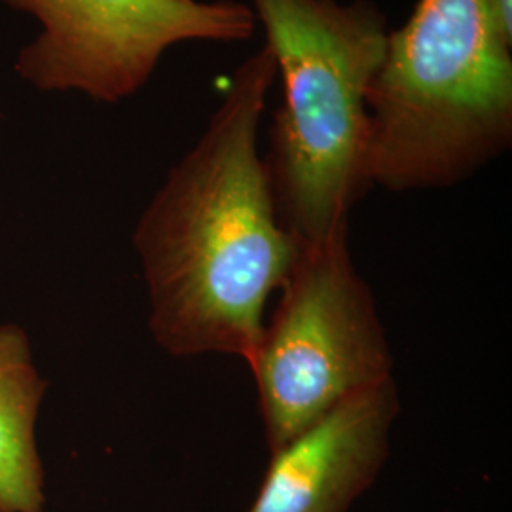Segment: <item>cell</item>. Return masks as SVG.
Segmentation results:
<instances>
[{
    "mask_svg": "<svg viewBox=\"0 0 512 512\" xmlns=\"http://www.w3.org/2000/svg\"><path fill=\"white\" fill-rule=\"evenodd\" d=\"M495 14L505 29L512 31V0H490Z\"/></svg>",
    "mask_w": 512,
    "mask_h": 512,
    "instance_id": "8",
    "label": "cell"
},
{
    "mask_svg": "<svg viewBox=\"0 0 512 512\" xmlns=\"http://www.w3.org/2000/svg\"><path fill=\"white\" fill-rule=\"evenodd\" d=\"M46 382L33 365L29 338L16 325L0 327V512H42L44 469L35 423Z\"/></svg>",
    "mask_w": 512,
    "mask_h": 512,
    "instance_id": "7",
    "label": "cell"
},
{
    "mask_svg": "<svg viewBox=\"0 0 512 512\" xmlns=\"http://www.w3.org/2000/svg\"><path fill=\"white\" fill-rule=\"evenodd\" d=\"M401 401L395 378L336 404L272 452L247 512H349L382 473Z\"/></svg>",
    "mask_w": 512,
    "mask_h": 512,
    "instance_id": "6",
    "label": "cell"
},
{
    "mask_svg": "<svg viewBox=\"0 0 512 512\" xmlns=\"http://www.w3.org/2000/svg\"><path fill=\"white\" fill-rule=\"evenodd\" d=\"M42 23L21 50L18 73L44 92L86 93L118 103L139 92L171 46L232 44L255 35L239 0H4Z\"/></svg>",
    "mask_w": 512,
    "mask_h": 512,
    "instance_id": "5",
    "label": "cell"
},
{
    "mask_svg": "<svg viewBox=\"0 0 512 512\" xmlns=\"http://www.w3.org/2000/svg\"><path fill=\"white\" fill-rule=\"evenodd\" d=\"M511 52L490 0H418L366 97L372 184L446 188L507 152Z\"/></svg>",
    "mask_w": 512,
    "mask_h": 512,
    "instance_id": "2",
    "label": "cell"
},
{
    "mask_svg": "<svg viewBox=\"0 0 512 512\" xmlns=\"http://www.w3.org/2000/svg\"><path fill=\"white\" fill-rule=\"evenodd\" d=\"M344 226L302 243L249 368L270 452L351 395L393 378V355L374 296Z\"/></svg>",
    "mask_w": 512,
    "mask_h": 512,
    "instance_id": "4",
    "label": "cell"
},
{
    "mask_svg": "<svg viewBox=\"0 0 512 512\" xmlns=\"http://www.w3.org/2000/svg\"><path fill=\"white\" fill-rule=\"evenodd\" d=\"M253 4L283 88L266 160L277 215L302 243L321 241L374 186L366 97L391 29L372 0Z\"/></svg>",
    "mask_w": 512,
    "mask_h": 512,
    "instance_id": "3",
    "label": "cell"
},
{
    "mask_svg": "<svg viewBox=\"0 0 512 512\" xmlns=\"http://www.w3.org/2000/svg\"><path fill=\"white\" fill-rule=\"evenodd\" d=\"M277 67L264 44L232 74L200 141L175 165L135 228L154 340L177 357L234 355L247 365L262 313L300 239L277 215L258 129Z\"/></svg>",
    "mask_w": 512,
    "mask_h": 512,
    "instance_id": "1",
    "label": "cell"
}]
</instances>
